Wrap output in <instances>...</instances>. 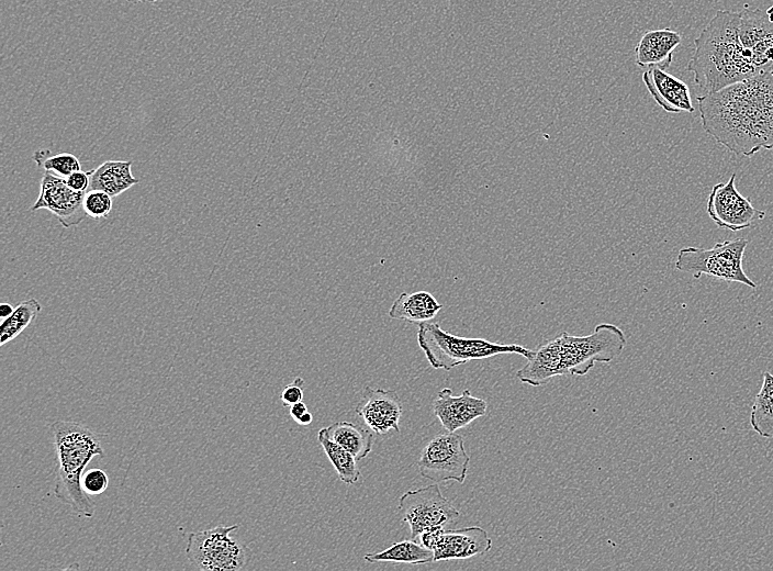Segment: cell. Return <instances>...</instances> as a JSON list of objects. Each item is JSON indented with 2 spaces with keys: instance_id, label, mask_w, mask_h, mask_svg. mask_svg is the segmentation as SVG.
<instances>
[{
  "instance_id": "cell-29",
  "label": "cell",
  "mask_w": 773,
  "mask_h": 571,
  "mask_svg": "<svg viewBox=\"0 0 773 571\" xmlns=\"http://www.w3.org/2000/svg\"><path fill=\"white\" fill-rule=\"evenodd\" d=\"M303 387L304 380L301 377H296L291 383L287 384L280 395L282 405L291 406L303 401Z\"/></svg>"
},
{
  "instance_id": "cell-12",
  "label": "cell",
  "mask_w": 773,
  "mask_h": 571,
  "mask_svg": "<svg viewBox=\"0 0 773 571\" xmlns=\"http://www.w3.org/2000/svg\"><path fill=\"white\" fill-rule=\"evenodd\" d=\"M739 14L741 45L759 74L770 71L773 66V21L765 11L751 9L748 4Z\"/></svg>"
},
{
  "instance_id": "cell-19",
  "label": "cell",
  "mask_w": 773,
  "mask_h": 571,
  "mask_svg": "<svg viewBox=\"0 0 773 571\" xmlns=\"http://www.w3.org/2000/svg\"><path fill=\"white\" fill-rule=\"evenodd\" d=\"M132 164V160H105L88 171L90 176L89 190H101L112 198L127 191L139 182L131 171Z\"/></svg>"
},
{
  "instance_id": "cell-3",
  "label": "cell",
  "mask_w": 773,
  "mask_h": 571,
  "mask_svg": "<svg viewBox=\"0 0 773 571\" xmlns=\"http://www.w3.org/2000/svg\"><path fill=\"white\" fill-rule=\"evenodd\" d=\"M51 429L58 458L54 495L79 516L91 518L94 504L82 489L81 479L91 459L104 456L101 443L90 428L76 422L56 421Z\"/></svg>"
},
{
  "instance_id": "cell-24",
  "label": "cell",
  "mask_w": 773,
  "mask_h": 571,
  "mask_svg": "<svg viewBox=\"0 0 773 571\" xmlns=\"http://www.w3.org/2000/svg\"><path fill=\"white\" fill-rule=\"evenodd\" d=\"M317 440L326 457L333 464L338 479L346 484H354L360 478L357 459L346 449L334 443L323 427L317 433Z\"/></svg>"
},
{
  "instance_id": "cell-25",
  "label": "cell",
  "mask_w": 773,
  "mask_h": 571,
  "mask_svg": "<svg viewBox=\"0 0 773 571\" xmlns=\"http://www.w3.org/2000/svg\"><path fill=\"white\" fill-rule=\"evenodd\" d=\"M42 306L36 299L22 301L13 313L1 321L0 345L9 343L19 336L38 315Z\"/></svg>"
},
{
  "instance_id": "cell-30",
  "label": "cell",
  "mask_w": 773,
  "mask_h": 571,
  "mask_svg": "<svg viewBox=\"0 0 773 571\" xmlns=\"http://www.w3.org/2000/svg\"><path fill=\"white\" fill-rule=\"evenodd\" d=\"M67 184L76 191H85L87 192L89 190V184H90V176L89 172L77 170L69 175L68 177L65 178Z\"/></svg>"
},
{
  "instance_id": "cell-8",
  "label": "cell",
  "mask_w": 773,
  "mask_h": 571,
  "mask_svg": "<svg viewBox=\"0 0 773 571\" xmlns=\"http://www.w3.org/2000/svg\"><path fill=\"white\" fill-rule=\"evenodd\" d=\"M397 510L402 520L410 526L413 540H417L428 528H447L460 516L459 511L442 495L438 483L403 493L399 499Z\"/></svg>"
},
{
  "instance_id": "cell-23",
  "label": "cell",
  "mask_w": 773,
  "mask_h": 571,
  "mask_svg": "<svg viewBox=\"0 0 773 571\" xmlns=\"http://www.w3.org/2000/svg\"><path fill=\"white\" fill-rule=\"evenodd\" d=\"M750 425L759 436L773 439V374L768 371L751 407Z\"/></svg>"
},
{
  "instance_id": "cell-14",
  "label": "cell",
  "mask_w": 773,
  "mask_h": 571,
  "mask_svg": "<svg viewBox=\"0 0 773 571\" xmlns=\"http://www.w3.org/2000/svg\"><path fill=\"white\" fill-rule=\"evenodd\" d=\"M488 403L466 389L453 395L451 389H441L433 402V412L447 432H456L486 414Z\"/></svg>"
},
{
  "instance_id": "cell-10",
  "label": "cell",
  "mask_w": 773,
  "mask_h": 571,
  "mask_svg": "<svg viewBox=\"0 0 773 571\" xmlns=\"http://www.w3.org/2000/svg\"><path fill=\"white\" fill-rule=\"evenodd\" d=\"M706 211L712 221L722 229L731 232L750 228L765 217L750 198L742 195L736 187V173L726 182L716 183L707 198Z\"/></svg>"
},
{
  "instance_id": "cell-18",
  "label": "cell",
  "mask_w": 773,
  "mask_h": 571,
  "mask_svg": "<svg viewBox=\"0 0 773 571\" xmlns=\"http://www.w3.org/2000/svg\"><path fill=\"white\" fill-rule=\"evenodd\" d=\"M560 376V356L557 339L539 345L527 363L516 372L517 379L531 387H540Z\"/></svg>"
},
{
  "instance_id": "cell-22",
  "label": "cell",
  "mask_w": 773,
  "mask_h": 571,
  "mask_svg": "<svg viewBox=\"0 0 773 571\" xmlns=\"http://www.w3.org/2000/svg\"><path fill=\"white\" fill-rule=\"evenodd\" d=\"M367 562H403L410 564H424L434 562L433 550L426 548L417 540L408 539L393 542L380 552L363 556Z\"/></svg>"
},
{
  "instance_id": "cell-1",
  "label": "cell",
  "mask_w": 773,
  "mask_h": 571,
  "mask_svg": "<svg viewBox=\"0 0 773 571\" xmlns=\"http://www.w3.org/2000/svg\"><path fill=\"white\" fill-rule=\"evenodd\" d=\"M707 134L738 156L773 149V75L760 72L696 98Z\"/></svg>"
},
{
  "instance_id": "cell-5",
  "label": "cell",
  "mask_w": 773,
  "mask_h": 571,
  "mask_svg": "<svg viewBox=\"0 0 773 571\" xmlns=\"http://www.w3.org/2000/svg\"><path fill=\"white\" fill-rule=\"evenodd\" d=\"M560 356V376H585L595 362H610L624 350V332L609 323L598 324L586 336L565 332L556 337Z\"/></svg>"
},
{
  "instance_id": "cell-9",
  "label": "cell",
  "mask_w": 773,
  "mask_h": 571,
  "mask_svg": "<svg viewBox=\"0 0 773 571\" xmlns=\"http://www.w3.org/2000/svg\"><path fill=\"white\" fill-rule=\"evenodd\" d=\"M470 457L461 435L447 432L433 437L422 449L417 462L419 474L433 483L455 481L462 484Z\"/></svg>"
},
{
  "instance_id": "cell-20",
  "label": "cell",
  "mask_w": 773,
  "mask_h": 571,
  "mask_svg": "<svg viewBox=\"0 0 773 571\" xmlns=\"http://www.w3.org/2000/svg\"><path fill=\"white\" fill-rule=\"evenodd\" d=\"M441 307L442 305L427 291L403 292L392 303L389 316L419 324L433 320Z\"/></svg>"
},
{
  "instance_id": "cell-4",
  "label": "cell",
  "mask_w": 773,
  "mask_h": 571,
  "mask_svg": "<svg viewBox=\"0 0 773 571\" xmlns=\"http://www.w3.org/2000/svg\"><path fill=\"white\" fill-rule=\"evenodd\" d=\"M417 343L429 365L434 369L446 371L471 360L504 354H517L528 359L534 351L515 344H496L483 338L456 336L433 322L418 324Z\"/></svg>"
},
{
  "instance_id": "cell-2",
  "label": "cell",
  "mask_w": 773,
  "mask_h": 571,
  "mask_svg": "<svg viewBox=\"0 0 773 571\" xmlns=\"http://www.w3.org/2000/svg\"><path fill=\"white\" fill-rule=\"evenodd\" d=\"M739 12L718 10L694 40L687 64L695 83L705 93L718 91L758 75L739 40Z\"/></svg>"
},
{
  "instance_id": "cell-31",
  "label": "cell",
  "mask_w": 773,
  "mask_h": 571,
  "mask_svg": "<svg viewBox=\"0 0 773 571\" xmlns=\"http://www.w3.org/2000/svg\"><path fill=\"white\" fill-rule=\"evenodd\" d=\"M289 407H290V410H289L290 416H291L296 423H299L300 419H301L305 414L309 413L307 406H306V404H305L303 401H300V402H298V403H294V404H292V405L289 406Z\"/></svg>"
},
{
  "instance_id": "cell-35",
  "label": "cell",
  "mask_w": 773,
  "mask_h": 571,
  "mask_svg": "<svg viewBox=\"0 0 773 571\" xmlns=\"http://www.w3.org/2000/svg\"><path fill=\"white\" fill-rule=\"evenodd\" d=\"M146 1H150V2H153V1H156V0H146Z\"/></svg>"
},
{
  "instance_id": "cell-21",
  "label": "cell",
  "mask_w": 773,
  "mask_h": 571,
  "mask_svg": "<svg viewBox=\"0 0 773 571\" xmlns=\"http://www.w3.org/2000/svg\"><path fill=\"white\" fill-rule=\"evenodd\" d=\"M326 428L328 437L349 451L357 460L366 458L372 450L373 432L350 422H336Z\"/></svg>"
},
{
  "instance_id": "cell-26",
  "label": "cell",
  "mask_w": 773,
  "mask_h": 571,
  "mask_svg": "<svg viewBox=\"0 0 773 571\" xmlns=\"http://www.w3.org/2000/svg\"><path fill=\"white\" fill-rule=\"evenodd\" d=\"M33 160L45 171L53 172L66 178L72 172L80 170L79 159L70 153H59L53 155L49 149H38L33 154Z\"/></svg>"
},
{
  "instance_id": "cell-7",
  "label": "cell",
  "mask_w": 773,
  "mask_h": 571,
  "mask_svg": "<svg viewBox=\"0 0 773 571\" xmlns=\"http://www.w3.org/2000/svg\"><path fill=\"white\" fill-rule=\"evenodd\" d=\"M238 525H219L210 529L190 533L186 556L198 569L204 571H236L249 561V549L232 538L229 534Z\"/></svg>"
},
{
  "instance_id": "cell-32",
  "label": "cell",
  "mask_w": 773,
  "mask_h": 571,
  "mask_svg": "<svg viewBox=\"0 0 773 571\" xmlns=\"http://www.w3.org/2000/svg\"><path fill=\"white\" fill-rule=\"evenodd\" d=\"M14 311V307L10 303H1L0 304V317L1 320H5L9 317Z\"/></svg>"
},
{
  "instance_id": "cell-33",
  "label": "cell",
  "mask_w": 773,
  "mask_h": 571,
  "mask_svg": "<svg viewBox=\"0 0 773 571\" xmlns=\"http://www.w3.org/2000/svg\"><path fill=\"white\" fill-rule=\"evenodd\" d=\"M132 3L145 2L146 0H126Z\"/></svg>"
},
{
  "instance_id": "cell-11",
  "label": "cell",
  "mask_w": 773,
  "mask_h": 571,
  "mask_svg": "<svg viewBox=\"0 0 773 571\" xmlns=\"http://www.w3.org/2000/svg\"><path fill=\"white\" fill-rule=\"evenodd\" d=\"M85 191L72 190L66 179L45 171L40 183V194L30 211L47 210L65 227L80 224L88 215L83 209Z\"/></svg>"
},
{
  "instance_id": "cell-34",
  "label": "cell",
  "mask_w": 773,
  "mask_h": 571,
  "mask_svg": "<svg viewBox=\"0 0 773 571\" xmlns=\"http://www.w3.org/2000/svg\"><path fill=\"white\" fill-rule=\"evenodd\" d=\"M770 72L773 75V66H772V68H771V70H770Z\"/></svg>"
},
{
  "instance_id": "cell-17",
  "label": "cell",
  "mask_w": 773,
  "mask_h": 571,
  "mask_svg": "<svg viewBox=\"0 0 773 571\" xmlns=\"http://www.w3.org/2000/svg\"><path fill=\"white\" fill-rule=\"evenodd\" d=\"M679 32L665 27L646 32L635 47L636 64L641 68L659 67L666 70L674 49L681 44Z\"/></svg>"
},
{
  "instance_id": "cell-6",
  "label": "cell",
  "mask_w": 773,
  "mask_h": 571,
  "mask_svg": "<svg viewBox=\"0 0 773 571\" xmlns=\"http://www.w3.org/2000/svg\"><path fill=\"white\" fill-rule=\"evenodd\" d=\"M747 245L746 238H735L718 242L712 248L683 247L676 256L675 269L690 273L695 279L706 275L755 289L757 283L747 276L742 268Z\"/></svg>"
},
{
  "instance_id": "cell-28",
  "label": "cell",
  "mask_w": 773,
  "mask_h": 571,
  "mask_svg": "<svg viewBox=\"0 0 773 571\" xmlns=\"http://www.w3.org/2000/svg\"><path fill=\"white\" fill-rule=\"evenodd\" d=\"M81 485L87 494L98 495L108 489L109 478L101 469H89L82 475Z\"/></svg>"
},
{
  "instance_id": "cell-13",
  "label": "cell",
  "mask_w": 773,
  "mask_h": 571,
  "mask_svg": "<svg viewBox=\"0 0 773 571\" xmlns=\"http://www.w3.org/2000/svg\"><path fill=\"white\" fill-rule=\"evenodd\" d=\"M402 412V402L394 390L366 388L356 406L358 416L378 435L400 432Z\"/></svg>"
},
{
  "instance_id": "cell-16",
  "label": "cell",
  "mask_w": 773,
  "mask_h": 571,
  "mask_svg": "<svg viewBox=\"0 0 773 571\" xmlns=\"http://www.w3.org/2000/svg\"><path fill=\"white\" fill-rule=\"evenodd\" d=\"M642 81L652 99L668 113H693L688 86L681 79L659 67H649L642 74Z\"/></svg>"
},
{
  "instance_id": "cell-15",
  "label": "cell",
  "mask_w": 773,
  "mask_h": 571,
  "mask_svg": "<svg viewBox=\"0 0 773 571\" xmlns=\"http://www.w3.org/2000/svg\"><path fill=\"white\" fill-rule=\"evenodd\" d=\"M491 548L492 539L482 527L446 528L433 548L434 562L482 556Z\"/></svg>"
},
{
  "instance_id": "cell-27",
  "label": "cell",
  "mask_w": 773,
  "mask_h": 571,
  "mask_svg": "<svg viewBox=\"0 0 773 571\" xmlns=\"http://www.w3.org/2000/svg\"><path fill=\"white\" fill-rule=\"evenodd\" d=\"M112 197L101 190H88L83 198V209L93 220L107 219L112 211Z\"/></svg>"
}]
</instances>
